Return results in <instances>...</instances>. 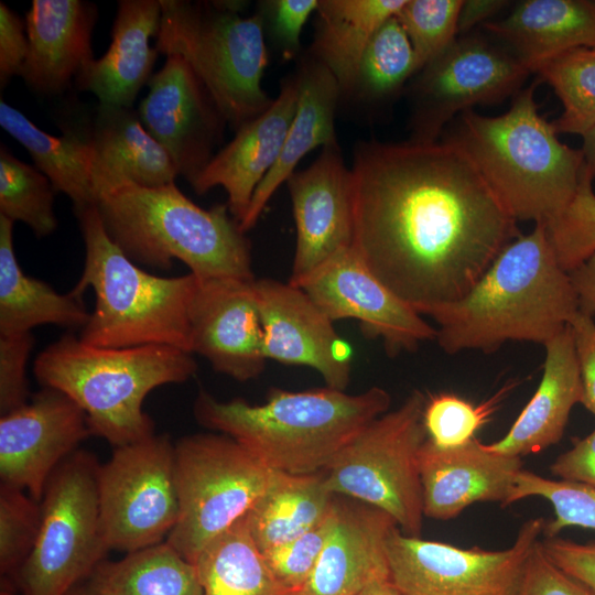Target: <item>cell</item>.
I'll return each instance as SVG.
<instances>
[{
    "label": "cell",
    "mask_w": 595,
    "mask_h": 595,
    "mask_svg": "<svg viewBox=\"0 0 595 595\" xmlns=\"http://www.w3.org/2000/svg\"><path fill=\"white\" fill-rule=\"evenodd\" d=\"M353 176V248L421 315L463 298L520 235L465 152L430 143L361 142Z\"/></svg>",
    "instance_id": "obj_1"
},
{
    "label": "cell",
    "mask_w": 595,
    "mask_h": 595,
    "mask_svg": "<svg viewBox=\"0 0 595 595\" xmlns=\"http://www.w3.org/2000/svg\"><path fill=\"white\" fill-rule=\"evenodd\" d=\"M578 311L569 273L559 264L544 224L519 235L459 300L425 310L446 354L493 353L506 342L544 345Z\"/></svg>",
    "instance_id": "obj_2"
},
{
    "label": "cell",
    "mask_w": 595,
    "mask_h": 595,
    "mask_svg": "<svg viewBox=\"0 0 595 595\" xmlns=\"http://www.w3.org/2000/svg\"><path fill=\"white\" fill-rule=\"evenodd\" d=\"M390 403L389 392L376 386L355 394L328 387L274 388L261 404L221 401L201 390L193 412L198 424L232 437L270 469L312 474L325 469Z\"/></svg>",
    "instance_id": "obj_3"
},
{
    "label": "cell",
    "mask_w": 595,
    "mask_h": 595,
    "mask_svg": "<svg viewBox=\"0 0 595 595\" xmlns=\"http://www.w3.org/2000/svg\"><path fill=\"white\" fill-rule=\"evenodd\" d=\"M536 87L519 90L502 115L464 111L444 139L465 152L515 220L547 225L574 197L583 154L562 143L539 115Z\"/></svg>",
    "instance_id": "obj_4"
},
{
    "label": "cell",
    "mask_w": 595,
    "mask_h": 595,
    "mask_svg": "<svg viewBox=\"0 0 595 595\" xmlns=\"http://www.w3.org/2000/svg\"><path fill=\"white\" fill-rule=\"evenodd\" d=\"M96 205L108 236L134 263L166 270L176 259L199 280L256 279L250 241L227 204L203 208L173 182L126 184Z\"/></svg>",
    "instance_id": "obj_5"
},
{
    "label": "cell",
    "mask_w": 595,
    "mask_h": 595,
    "mask_svg": "<svg viewBox=\"0 0 595 595\" xmlns=\"http://www.w3.org/2000/svg\"><path fill=\"white\" fill-rule=\"evenodd\" d=\"M33 370L43 388L62 391L83 409L91 435L118 447L155 434L142 408L145 397L188 380L197 364L171 346L104 348L67 334L39 354Z\"/></svg>",
    "instance_id": "obj_6"
},
{
    "label": "cell",
    "mask_w": 595,
    "mask_h": 595,
    "mask_svg": "<svg viewBox=\"0 0 595 595\" xmlns=\"http://www.w3.org/2000/svg\"><path fill=\"white\" fill-rule=\"evenodd\" d=\"M74 212L85 262L71 292L82 298L90 288L96 295L79 339L104 348L163 345L191 353L190 309L198 279L191 272L170 278L145 272L110 239L96 204Z\"/></svg>",
    "instance_id": "obj_7"
},
{
    "label": "cell",
    "mask_w": 595,
    "mask_h": 595,
    "mask_svg": "<svg viewBox=\"0 0 595 595\" xmlns=\"http://www.w3.org/2000/svg\"><path fill=\"white\" fill-rule=\"evenodd\" d=\"M155 48L183 57L239 129L266 111L273 98L262 88L269 63L260 17H241L244 1L160 0Z\"/></svg>",
    "instance_id": "obj_8"
},
{
    "label": "cell",
    "mask_w": 595,
    "mask_h": 595,
    "mask_svg": "<svg viewBox=\"0 0 595 595\" xmlns=\"http://www.w3.org/2000/svg\"><path fill=\"white\" fill-rule=\"evenodd\" d=\"M425 396L412 391L402 404L361 430L323 469L338 496L388 513L407 536L420 537L423 501L420 452L426 441Z\"/></svg>",
    "instance_id": "obj_9"
},
{
    "label": "cell",
    "mask_w": 595,
    "mask_h": 595,
    "mask_svg": "<svg viewBox=\"0 0 595 595\" xmlns=\"http://www.w3.org/2000/svg\"><path fill=\"white\" fill-rule=\"evenodd\" d=\"M274 474L228 435L180 439L175 443L178 518L165 541L194 563L209 542L248 513Z\"/></svg>",
    "instance_id": "obj_10"
},
{
    "label": "cell",
    "mask_w": 595,
    "mask_h": 595,
    "mask_svg": "<svg viewBox=\"0 0 595 595\" xmlns=\"http://www.w3.org/2000/svg\"><path fill=\"white\" fill-rule=\"evenodd\" d=\"M99 466L77 450L50 477L35 544L17 575L22 595H66L110 551L99 513Z\"/></svg>",
    "instance_id": "obj_11"
},
{
    "label": "cell",
    "mask_w": 595,
    "mask_h": 595,
    "mask_svg": "<svg viewBox=\"0 0 595 595\" xmlns=\"http://www.w3.org/2000/svg\"><path fill=\"white\" fill-rule=\"evenodd\" d=\"M99 513L109 550L164 542L178 518L175 444L165 434L115 447L98 470Z\"/></svg>",
    "instance_id": "obj_12"
},
{
    "label": "cell",
    "mask_w": 595,
    "mask_h": 595,
    "mask_svg": "<svg viewBox=\"0 0 595 595\" xmlns=\"http://www.w3.org/2000/svg\"><path fill=\"white\" fill-rule=\"evenodd\" d=\"M544 519L527 520L507 549H463L410 537L389 538L390 580L403 595H516Z\"/></svg>",
    "instance_id": "obj_13"
},
{
    "label": "cell",
    "mask_w": 595,
    "mask_h": 595,
    "mask_svg": "<svg viewBox=\"0 0 595 595\" xmlns=\"http://www.w3.org/2000/svg\"><path fill=\"white\" fill-rule=\"evenodd\" d=\"M530 74L505 46L475 34L456 37L414 76L410 140L437 141L455 116L518 93Z\"/></svg>",
    "instance_id": "obj_14"
},
{
    "label": "cell",
    "mask_w": 595,
    "mask_h": 595,
    "mask_svg": "<svg viewBox=\"0 0 595 595\" xmlns=\"http://www.w3.org/2000/svg\"><path fill=\"white\" fill-rule=\"evenodd\" d=\"M148 87L138 108L141 122L192 186L215 155L228 123L203 82L178 55L166 56Z\"/></svg>",
    "instance_id": "obj_15"
},
{
    "label": "cell",
    "mask_w": 595,
    "mask_h": 595,
    "mask_svg": "<svg viewBox=\"0 0 595 595\" xmlns=\"http://www.w3.org/2000/svg\"><path fill=\"white\" fill-rule=\"evenodd\" d=\"M333 321H358L366 337L379 338L394 357L435 340L436 328L390 291L351 247L321 267L301 285Z\"/></svg>",
    "instance_id": "obj_16"
},
{
    "label": "cell",
    "mask_w": 595,
    "mask_h": 595,
    "mask_svg": "<svg viewBox=\"0 0 595 595\" xmlns=\"http://www.w3.org/2000/svg\"><path fill=\"white\" fill-rule=\"evenodd\" d=\"M91 435L83 409L67 394L43 388L0 418V479L41 501L55 469Z\"/></svg>",
    "instance_id": "obj_17"
},
{
    "label": "cell",
    "mask_w": 595,
    "mask_h": 595,
    "mask_svg": "<svg viewBox=\"0 0 595 595\" xmlns=\"http://www.w3.org/2000/svg\"><path fill=\"white\" fill-rule=\"evenodd\" d=\"M296 239L289 282L301 285L321 267L353 247V176L336 142L322 148L285 182Z\"/></svg>",
    "instance_id": "obj_18"
},
{
    "label": "cell",
    "mask_w": 595,
    "mask_h": 595,
    "mask_svg": "<svg viewBox=\"0 0 595 595\" xmlns=\"http://www.w3.org/2000/svg\"><path fill=\"white\" fill-rule=\"evenodd\" d=\"M264 358L317 371L326 387L344 390L351 374L353 350L334 322L300 286L255 279Z\"/></svg>",
    "instance_id": "obj_19"
},
{
    "label": "cell",
    "mask_w": 595,
    "mask_h": 595,
    "mask_svg": "<svg viewBox=\"0 0 595 595\" xmlns=\"http://www.w3.org/2000/svg\"><path fill=\"white\" fill-rule=\"evenodd\" d=\"M253 281L198 279L190 309L191 353L241 382L259 377L267 361Z\"/></svg>",
    "instance_id": "obj_20"
},
{
    "label": "cell",
    "mask_w": 595,
    "mask_h": 595,
    "mask_svg": "<svg viewBox=\"0 0 595 595\" xmlns=\"http://www.w3.org/2000/svg\"><path fill=\"white\" fill-rule=\"evenodd\" d=\"M521 457L490 452L476 437L441 448L428 439L420 452L424 517L451 520L476 502L511 505Z\"/></svg>",
    "instance_id": "obj_21"
},
{
    "label": "cell",
    "mask_w": 595,
    "mask_h": 595,
    "mask_svg": "<svg viewBox=\"0 0 595 595\" xmlns=\"http://www.w3.org/2000/svg\"><path fill=\"white\" fill-rule=\"evenodd\" d=\"M397 528L385 511L336 496L333 528L296 595H358L374 583L390 580L388 542Z\"/></svg>",
    "instance_id": "obj_22"
},
{
    "label": "cell",
    "mask_w": 595,
    "mask_h": 595,
    "mask_svg": "<svg viewBox=\"0 0 595 595\" xmlns=\"http://www.w3.org/2000/svg\"><path fill=\"white\" fill-rule=\"evenodd\" d=\"M298 97L294 74L282 82L271 106L237 129L235 137L215 153L192 185L195 193L202 195L216 186L223 187L230 214L240 224L256 190L280 155Z\"/></svg>",
    "instance_id": "obj_23"
},
{
    "label": "cell",
    "mask_w": 595,
    "mask_h": 595,
    "mask_svg": "<svg viewBox=\"0 0 595 595\" xmlns=\"http://www.w3.org/2000/svg\"><path fill=\"white\" fill-rule=\"evenodd\" d=\"M95 3L83 0H33L25 14L29 53L20 76L33 91H65L93 63Z\"/></svg>",
    "instance_id": "obj_24"
},
{
    "label": "cell",
    "mask_w": 595,
    "mask_h": 595,
    "mask_svg": "<svg viewBox=\"0 0 595 595\" xmlns=\"http://www.w3.org/2000/svg\"><path fill=\"white\" fill-rule=\"evenodd\" d=\"M91 152V183L100 195L126 184L159 187L175 181L177 171L132 107L99 104L84 129Z\"/></svg>",
    "instance_id": "obj_25"
},
{
    "label": "cell",
    "mask_w": 595,
    "mask_h": 595,
    "mask_svg": "<svg viewBox=\"0 0 595 595\" xmlns=\"http://www.w3.org/2000/svg\"><path fill=\"white\" fill-rule=\"evenodd\" d=\"M543 346L545 359L539 387L507 434L484 444L486 450L522 457L545 450L562 439L570 413L576 403H581L583 393L570 325Z\"/></svg>",
    "instance_id": "obj_26"
},
{
    "label": "cell",
    "mask_w": 595,
    "mask_h": 595,
    "mask_svg": "<svg viewBox=\"0 0 595 595\" xmlns=\"http://www.w3.org/2000/svg\"><path fill=\"white\" fill-rule=\"evenodd\" d=\"M161 14L160 0H120L107 52L93 61L76 86L93 93L99 104L132 107L153 75L159 52L150 39L158 36Z\"/></svg>",
    "instance_id": "obj_27"
},
{
    "label": "cell",
    "mask_w": 595,
    "mask_h": 595,
    "mask_svg": "<svg viewBox=\"0 0 595 595\" xmlns=\"http://www.w3.org/2000/svg\"><path fill=\"white\" fill-rule=\"evenodd\" d=\"M298 106L280 155L256 190L249 209L240 223L247 232L255 227L277 190L296 171L300 161L317 147L336 142L335 115L342 96L329 69L307 53L295 73Z\"/></svg>",
    "instance_id": "obj_28"
},
{
    "label": "cell",
    "mask_w": 595,
    "mask_h": 595,
    "mask_svg": "<svg viewBox=\"0 0 595 595\" xmlns=\"http://www.w3.org/2000/svg\"><path fill=\"white\" fill-rule=\"evenodd\" d=\"M529 71L573 48H595V2L524 0L498 21L483 24Z\"/></svg>",
    "instance_id": "obj_29"
},
{
    "label": "cell",
    "mask_w": 595,
    "mask_h": 595,
    "mask_svg": "<svg viewBox=\"0 0 595 595\" xmlns=\"http://www.w3.org/2000/svg\"><path fill=\"white\" fill-rule=\"evenodd\" d=\"M13 224L0 215V335L31 333L39 325L83 328L90 316L80 296L56 292L26 275L13 245Z\"/></svg>",
    "instance_id": "obj_30"
},
{
    "label": "cell",
    "mask_w": 595,
    "mask_h": 595,
    "mask_svg": "<svg viewBox=\"0 0 595 595\" xmlns=\"http://www.w3.org/2000/svg\"><path fill=\"white\" fill-rule=\"evenodd\" d=\"M405 0H318L317 23L309 53L324 64L342 95H351L359 64L379 28Z\"/></svg>",
    "instance_id": "obj_31"
},
{
    "label": "cell",
    "mask_w": 595,
    "mask_h": 595,
    "mask_svg": "<svg viewBox=\"0 0 595 595\" xmlns=\"http://www.w3.org/2000/svg\"><path fill=\"white\" fill-rule=\"evenodd\" d=\"M335 500L336 495L326 487L323 473L275 472L246 520L253 541L264 553L322 522L334 510Z\"/></svg>",
    "instance_id": "obj_32"
},
{
    "label": "cell",
    "mask_w": 595,
    "mask_h": 595,
    "mask_svg": "<svg viewBox=\"0 0 595 595\" xmlns=\"http://www.w3.org/2000/svg\"><path fill=\"white\" fill-rule=\"evenodd\" d=\"M0 125L28 150L55 191L69 197L74 209L96 204L91 152L84 131L68 128L60 137L46 133L4 100L0 102Z\"/></svg>",
    "instance_id": "obj_33"
},
{
    "label": "cell",
    "mask_w": 595,
    "mask_h": 595,
    "mask_svg": "<svg viewBox=\"0 0 595 595\" xmlns=\"http://www.w3.org/2000/svg\"><path fill=\"white\" fill-rule=\"evenodd\" d=\"M87 586L96 595H203L195 565L166 541L104 560Z\"/></svg>",
    "instance_id": "obj_34"
},
{
    "label": "cell",
    "mask_w": 595,
    "mask_h": 595,
    "mask_svg": "<svg viewBox=\"0 0 595 595\" xmlns=\"http://www.w3.org/2000/svg\"><path fill=\"white\" fill-rule=\"evenodd\" d=\"M193 564L203 595H295L272 573L246 516L209 542Z\"/></svg>",
    "instance_id": "obj_35"
},
{
    "label": "cell",
    "mask_w": 595,
    "mask_h": 595,
    "mask_svg": "<svg viewBox=\"0 0 595 595\" xmlns=\"http://www.w3.org/2000/svg\"><path fill=\"white\" fill-rule=\"evenodd\" d=\"M418 73L415 53L397 17L375 33L361 57L351 95L381 101L393 97Z\"/></svg>",
    "instance_id": "obj_36"
},
{
    "label": "cell",
    "mask_w": 595,
    "mask_h": 595,
    "mask_svg": "<svg viewBox=\"0 0 595 595\" xmlns=\"http://www.w3.org/2000/svg\"><path fill=\"white\" fill-rule=\"evenodd\" d=\"M536 74L560 98L562 115L552 121L556 133L584 136L595 125V53L577 47L541 64Z\"/></svg>",
    "instance_id": "obj_37"
},
{
    "label": "cell",
    "mask_w": 595,
    "mask_h": 595,
    "mask_svg": "<svg viewBox=\"0 0 595 595\" xmlns=\"http://www.w3.org/2000/svg\"><path fill=\"white\" fill-rule=\"evenodd\" d=\"M55 188L36 167L15 158L0 147V215L22 221L37 238L50 236L57 228L53 210Z\"/></svg>",
    "instance_id": "obj_38"
},
{
    "label": "cell",
    "mask_w": 595,
    "mask_h": 595,
    "mask_svg": "<svg viewBox=\"0 0 595 595\" xmlns=\"http://www.w3.org/2000/svg\"><path fill=\"white\" fill-rule=\"evenodd\" d=\"M541 497L550 502L554 518L544 523L545 538H554L570 527L595 530V488L567 480L542 477L521 470L516 478L511 504Z\"/></svg>",
    "instance_id": "obj_39"
},
{
    "label": "cell",
    "mask_w": 595,
    "mask_h": 595,
    "mask_svg": "<svg viewBox=\"0 0 595 595\" xmlns=\"http://www.w3.org/2000/svg\"><path fill=\"white\" fill-rule=\"evenodd\" d=\"M510 388L511 386L504 387L490 399L477 405L452 393L430 397L423 412L428 440L441 448L461 446L474 440Z\"/></svg>",
    "instance_id": "obj_40"
},
{
    "label": "cell",
    "mask_w": 595,
    "mask_h": 595,
    "mask_svg": "<svg viewBox=\"0 0 595 595\" xmlns=\"http://www.w3.org/2000/svg\"><path fill=\"white\" fill-rule=\"evenodd\" d=\"M463 0H405L396 14L415 53L418 72L457 37Z\"/></svg>",
    "instance_id": "obj_41"
},
{
    "label": "cell",
    "mask_w": 595,
    "mask_h": 595,
    "mask_svg": "<svg viewBox=\"0 0 595 595\" xmlns=\"http://www.w3.org/2000/svg\"><path fill=\"white\" fill-rule=\"evenodd\" d=\"M41 501L26 491L0 484V572L17 580L41 524Z\"/></svg>",
    "instance_id": "obj_42"
},
{
    "label": "cell",
    "mask_w": 595,
    "mask_h": 595,
    "mask_svg": "<svg viewBox=\"0 0 595 595\" xmlns=\"http://www.w3.org/2000/svg\"><path fill=\"white\" fill-rule=\"evenodd\" d=\"M582 174L571 203L545 225L560 267L570 272L595 252V193Z\"/></svg>",
    "instance_id": "obj_43"
},
{
    "label": "cell",
    "mask_w": 595,
    "mask_h": 595,
    "mask_svg": "<svg viewBox=\"0 0 595 595\" xmlns=\"http://www.w3.org/2000/svg\"><path fill=\"white\" fill-rule=\"evenodd\" d=\"M335 507L322 522L298 538L273 548L263 556L278 581L295 595L310 578L335 520Z\"/></svg>",
    "instance_id": "obj_44"
},
{
    "label": "cell",
    "mask_w": 595,
    "mask_h": 595,
    "mask_svg": "<svg viewBox=\"0 0 595 595\" xmlns=\"http://www.w3.org/2000/svg\"><path fill=\"white\" fill-rule=\"evenodd\" d=\"M318 0H263L258 2L264 35L285 61L301 52V33L311 14L317 9Z\"/></svg>",
    "instance_id": "obj_45"
},
{
    "label": "cell",
    "mask_w": 595,
    "mask_h": 595,
    "mask_svg": "<svg viewBox=\"0 0 595 595\" xmlns=\"http://www.w3.org/2000/svg\"><path fill=\"white\" fill-rule=\"evenodd\" d=\"M34 345L31 333L0 335V414L28 402L26 361Z\"/></svg>",
    "instance_id": "obj_46"
},
{
    "label": "cell",
    "mask_w": 595,
    "mask_h": 595,
    "mask_svg": "<svg viewBox=\"0 0 595 595\" xmlns=\"http://www.w3.org/2000/svg\"><path fill=\"white\" fill-rule=\"evenodd\" d=\"M516 595H592L561 571L543 552L539 541L530 553Z\"/></svg>",
    "instance_id": "obj_47"
},
{
    "label": "cell",
    "mask_w": 595,
    "mask_h": 595,
    "mask_svg": "<svg viewBox=\"0 0 595 595\" xmlns=\"http://www.w3.org/2000/svg\"><path fill=\"white\" fill-rule=\"evenodd\" d=\"M541 547L561 571L595 595V542L577 543L554 537L545 538Z\"/></svg>",
    "instance_id": "obj_48"
},
{
    "label": "cell",
    "mask_w": 595,
    "mask_h": 595,
    "mask_svg": "<svg viewBox=\"0 0 595 595\" xmlns=\"http://www.w3.org/2000/svg\"><path fill=\"white\" fill-rule=\"evenodd\" d=\"M29 53L25 22L6 3L0 2V85L20 76Z\"/></svg>",
    "instance_id": "obj_49"
},
{
    "label": "cell",
    "mask_w": 595,
    "mask_h": 595,
    "mask_svg": "<svg viewBox=\"0 0 595 595\" xmlns=\"http://www.w3.org/2000/svg\"><path fill=\"white\" fill-rule=\"evenodd\" d=\"M582 380L581 403L595 414V322L577 311L569 322Z\"/></svg>",
    "instance_id": "obj_50"
},
{
    "label": "cell",
    "mask_w": 595,
    "mask_h": 595,
    "mask_svg": "<svg viewBox=\"0 0 595 595\" xmlns=\"http://www.w3.org/2000/svg\"><path fill=\"white\" fill-rule=\"evenodd\" d=\"M552 475L595 488V429L552 463Z\"/></svg>",
    "instance_id": "obj_51"
},
{
    "label": "cell",
    "mask_w": 595,
    "mask_h": 595,
    "mask_svg": "<svg viewBox=\"0 0 595 595\" xmlns=\"http://www.w3.org/2000/svg\"><path fill=\"white\" fill-rule=\"evenodd\" d=\"M572 288L577 299L578 311L595 315V252L569 272Z\"/></svg>",
    "instance_id": "obj_52"
},
{
    "label": "cell",
    "mask_w": 595,
    "mask_h": 595,
    "mask_svg": "<svg viewBox=\"0 0 595 595\" xmlns=\"http://www.w3.org/2000/svg\"><path fill=\"white\" fill-rule=\"evenodd\" d=\"M509 4L505 0H463L458 17V34L466 35L479 23L489 19Z\"/></svg>",
    "instance_id": "obj_53"
},
{
    "label": "cell",
    "mask_w": 595,
    "mask_h": 595,
    "mask_svg": "<svg viewBox=\"0 0 595 595\" xmlns=\"http://www.w3.org/2000/svg\"><path fill=\"white\" fill-rule=\"evenodd\" d=\"M583 154L582 174L589 180L595 177V125L583 136Z\"/></svg>",
    "instance_id": "obj_54"
},
{
    "label": "cell",
    "mask_w": 595,
    "mask_h": 595,
    "mask_svg": "<svg viewBox=\"0 0 595 595\" xmlns=\"http://www.w3.org/2000/svg\"><path fill=\"white\" fill-rule=\"evenodd\" d=\"M358 595H403V594L391 582V580H387V581L377 582L369 585L364 591H361Z\"/></svg>",
    "instance_id": "obj_55"
},
{
    "label": "cell",
    "mask_w": 595,
    "mask_h": 595,
    "mask_svg": "<svg viewBox=\"0 0 595 595\" xmlns=\"http://www.w3.org/2000/svg\"><path fill=\"white\" fill-rule=\"evenodd\" d=\"M66 595H96L87 585L76 586Z\"/></svg>",
    "instance_id": "obj_56"
},
{
    "label": "cell",
    "mask_w": 595,
    "mask_h": 595,
    "mask_svg": "<svg viewBox=\"0 0 595 595\" xmlns=\"http://www.w3.org/2000/svg\"><path fill=\"white\" fill-rule=\"evenodd\" d=\"M592 50H593V52L595 53V48H592Z\"/></svg>",
    "instance_id": "obj_57"
}]
</instances>
